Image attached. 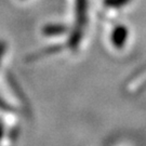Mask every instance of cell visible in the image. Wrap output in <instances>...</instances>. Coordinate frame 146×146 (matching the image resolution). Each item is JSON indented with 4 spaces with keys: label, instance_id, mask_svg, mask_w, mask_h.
<instances>
[{
    "label": "cell",
    "instance_id": "obj_1",
    "mask_svg": "<svg viewBox=\"0 0 146 146\" xmlns=\"http://www.w3.org/2000/svg\"><path fill=\"white\" fill-rule=\"evenodd\" d=\"M127 34V31H125V28H119L117 33H116V38H115V42L118 44V46H121L122 43H123V40H125V35Z\"/></svg>",
    "mask_w": 146,
    "mask_h": 146
}]
</instances>
